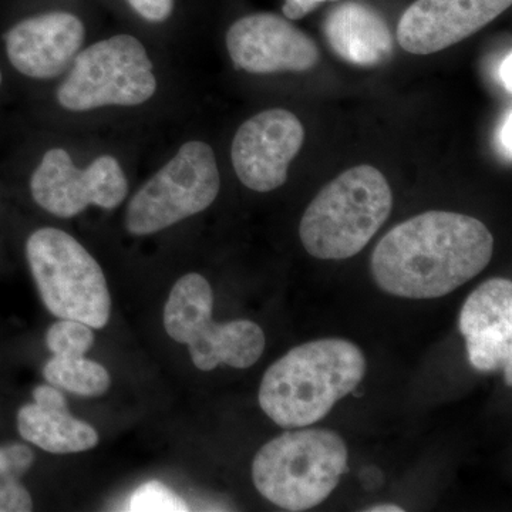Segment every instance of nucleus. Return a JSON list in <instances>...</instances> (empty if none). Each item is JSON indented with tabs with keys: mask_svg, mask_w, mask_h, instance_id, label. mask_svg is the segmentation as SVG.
<instances>
[{
	"mask_svg": "<svg viewBox=\"0 0 512 512\" xmlns=\"http://www.w3.org/2000/svg\"><path fill=\"white\" fill-rule=\"evenodd\" d=\"M393 194L372 165H357L336 177L303 214L299 237L313 258L340 261L359 254L390 217Z\"/></svg>",
	"mask_w": 512,
	"mask_h": 512,
	"instance_id": "nucleus-3",
	"label": "nucleus"
},
{
	"mask_svg": "<svg viewBox=\"0 0 512 512\" xmlns=\"http://www.w3.org/2000/svg\"><path fill=\"white\" fill-rule=\"evenodd\" d=\"M188 510V505L174 491L158 481H150L138 487L128 503V511L133 512Z\"/></svg>",
	"mask_w": 512,
	"mask_h": 512,
	"instance_id": "nucleus-20",
	"label": "nucleus"
},
{
	"mask_svg": "<svg viewBox=\"0 0 512 512\" xmlns=\"http://www.w3.org/2000/svg\"><path fill=\"white\" fill-rule=\"evenodd\" d=\"M2 84H3V73H2V69H0V89H2Z\"/></svg>",
	"mask_w": 512,
	"mask_h": 512,
	"instance_id": "nucleus-27",
	"label": "nucleus"
},
{
	"mask_svg": "<svg viewBox=\"0 0 512 512\" xmlns=\"http://www.w3.org/2000/svg\"><path fill=\"white\" fill-rule=\"evenodd\" d=\"M86 26L74 13H40L20 20L3 35L10 66L30 80L56 79L82 52Z\"/></svg>",
	"mask_w": 512,
	"mask_h": 512,
	"instance_id": "nucleus-12",
	"label": "nucleus"
},
{
	"mask_svg": "<svg viewBox=\"0 0 512 512\" xmlns=\"http://www.w3.org/2000/svg\"><path fill=\"white\" fill-rule=\"evenodd\" d=\"M470 365L478 372L503 370L512 384V282L491 278L477 286L460 312Z\"/></svg>",
	"mask_w": 512,
	"mask_h": 512,
	"instance_id": "nucleus-14",
	"label": "nucleus"
},
{
	"mask_svg": "<svg viewBox=\"0 0 512 512\" xmlns=\"http://www.w3.org/2000/svg\"><path fill=\"white\" fill-rule=\"evenodd\" d=\"M511 131H512V117H511V109L505 113L504 119L501 120L500 126H498L497 130V143L498 151H500L501 156H503L504 160L511 161L512 157V141H511Z\"/></svg>",
	"mask_w": 512,
	"mask_h": 512,
	"instance_id": "nucleus-24",
	"label": "nucleus"
},
{
	"mask_svg": "<svg viewBox=\"0 0 512 512\" xmlns=\"http://www.w3.org/2000/svg\"><path fill=\"white\" fill-rule=\"evenodd\" d=\"M493 254V234L477 218L427 211L387 232L370 266L389 295L437 299L480 275Z\"/></svg>",
	"mask_w": 512,
	"mask_h": 512,
	"instance_id": "nucleus-1",
	"label": "nucleus"
},
{
	"mask_svg": "<svg viewBox=\"0 0 512 512\" xmlns=\"http://www.w3.org/2000/svg\"><path fill=\"white\" fill-rule=\"evenodd\" d=\"M33 399H35L37 406L45 407V409L69 410L63 393L57 390L56 387L49 386V384L37 386L35 392H33Z\"/></svg>",
	"mask_w": 512,
	"mask_h": 512,
	"instance_id": "nucleus-22",
	"label": "nucleus"
},
{
	"mask_svg": "<svg viewBox=\"0 0 512 512\" xmlns=\"http://www.w3.org/2000/svg\"><path fill=\"white\" fill-rule=\"evenodd\" d=\"M131 9L148 23H164L174 12V0H126Z\"/></svg>",
	"mask_w": 512,
	"mask_h": 512,
	"instance_id": "nucleus-21",
	"label": "nucleus"
},
{
	"mask_svg": "<svg viewBox=\"0 0 512 512\" xmlns=\"http://www.w3.org/2000/svg\"><path fill=\"white\" fill-rule=\"evenodd\" d=\"M30 194L37 207L69 220L89 207L119 208L128 194L127 174L119 158L111 154H101L80 168L66 148L52 147L30 177Z\"/></svg>",
	"mask_w": 512,
	"mask_h": 512,
	"instance_id": "nucleus-9",
	"label": "nucleus"
},
{
	"mask_svg": "<svg viewBox=\"0 0 512 512\" xmlns=\"http://www.w3.org/2000/svg\"><path fill=\"white\" fill-rule=\"evenodd\" d=\"M323 30L333 52L356 66H379L393 55V37L386 20L365 3H342L329 13Z\"/></svg>",
	"mask_w": 512,
	"mask_h": 512,
	"instance_id": "nucleus-15",
	"label": "nucleus"
},
{
	"mask_svg": "<svg viewBox=\"0 0 512 512\" xmlns=\"http://www.w3.org/2000/svg\"><path fill=\"white\" fill-rule=\"evenodd\" d=\"M43 376L53 386L83 397L101 396L111 386L109 370L84 356H53L43 367Z\"/></svg>",
	"mask_w": 512,
	"mask_h": 512,
	"instance_id": "nucleus-17",
	"label": "nucleus"
},
{
	"mask_svg": "<svg viewBox=\"0 0 512 512\" xmlns=\"http://www.w3.org/2000/svg\"><path fill=\"white\" fill-rule=\"evenodd\" d=\"M305 140L301 121L291 111L269 109L238 128L232 140L235 174L249 190L271 192L288 180V168Z\"/></svg>",
	"mask_w": 512,
	"mask_h": 512,
	"instance_id": "nucleus-10",
	"label": "nucleus"
},
{
	"mask_svg": "<svg viewBox=\"0 0 512 512\" xmlns=\"http://www.w3.org/2000/svg\"><path fill=\"white\" fill-rule=\"evenodd\" d=\"M214 292L200 274L175 282L164 306V329L171 339L190 349L192 363L202 372L224 365L235 369L254 366L266 346L264 330L251 320L215 323Z\"/></svg>",
	"mask_w": 512,
	"mask_h": 512,
	"instance_id": "nucleus-7",
	"label": "nucleus"
},
{
	"mask_svg": "<svg viewBox=\"0 0 512 512\" xmlns=\"http://www.w3.org/2000/svg\"><path fill=\"white\" fill-rule=\"evenodd\" d=\"M26 259L47 311L59 319L103 329L111 315L106 275L82 242L59 228L36 229Z\"/></svg>",
	"mask_w": 512,
	"mask_h": 512,
	"instance_id": "nucleus-5",
	"label": "nucleus"
},
{
	"mask_svg": "<svg viewBox=\"0 0 512 512\" xmlns=\"http://www.w3.org/2000/svg\"><path fill=\"white\" fill-rule=\"evenodd\" d=\"M18 430L23 440L53 454L89 451L99 444V433L69 410L45 409L36 403L20 407Z\"/></svg>",
	"mask_w": 512,
	"mask_h": 512,
	"instance_id": "nucleus-16",
	"label": "nucleus"
},
{
	"mask_svg": "<svg viewBox=\"0 0 512 512\" xmlns=\"http://www.w3.org/2000/svg\"><path fill=\"white\" fill-rule=\"evenodd\" d=\"M512 0H416L397 26L406 52L426 56L457 45L510 8Z\"/></svg>",
	"mask_w": 512,
	"mask_h": 512,
	"instance_id": "nucleus-13",
	"label": "nucleus"
},
{
	"mask_svg": "<svg viewBox=\"0 0 512 512\" xmlns=\"http://www.w3.org/2000/svg\"><path fill=\"white\" fill-rule=\"evenodd\" d=\"M349 451L338 433L325 429L285 431L265 444L252 463L256 490L276 507H318L348 473Z\"/></svg>",
	"mask_w": 512,
	"mask_h": 512,
	"instance_id": "nucleus-4",
	"label": "nucleus"
},
{
	"mask_svg": "<svg viewBox=\"0 0 512 512\" xmlns=\"http://www.w3.org/2000/svg\"><path fill=\"white\" fill-rule=\"evenodd\" d=\"M325 2H339V0H285L282 12L288 19L299 20Z\"/></svg>",
	"mask_w": 512,
	"mask_h": 512,
	"instance_id": "nucleus-23",
	"label": "nucleus"
},
{
	"mask_svg": "<svg viewBox=\"0 0 512 512\" xmlns=\"http://www.w3.org/2000/svg\"><path fill=\"white\" fill-rule=\"evenodd\" d=\"M511 52L507 53V56L504 57L503 62H501L500 67H498V80L503 84L505 92L511 94L512 92V84H511Z\"/></svg>",
	"mask_w": 512,
	"mask_h": 512,
	"instance_id": "nucleus-25",
	"label": "nucleus"
},
{
	"mask_svg": "<svg viewBox=\"0 0 512 512\" xmlns=\"http://www.w3.org/2000/svg\"><path fill=\"white\" fill-rule=\"evenodd\" d=\"M46 345L53 356L82 357L94 345V333L86 323L60 319L47 330Z\"/></svg>",
	"mask_w": 512,
	"mask_h": 512,
	"instance_id": "nucleus-19",
	"label": "nucleus"
},
{
	"mask_svg": "<svg viewBox=\"0 0 512 512\" xmlns=\"http://www.w3.org/2000/svg\"><path fill=\"white\" fill-rule=\"evenodd\" d=\"M35 461V454L25 444L0 447V512H29L33 500L19 483Z\"/></svg>",
	"mask_w": 512,
	"mask_h": 512,
	"instance_id": "nucleus-18",
	"label": "nucleus"
},
{
	"mask_svg": "<svg viewBox=\"0 0 512 512\" xmlns=\"http://www.w3.org/2000/svg\"><path fill=\"white\" fill-rule=\"evenodd\" d=\"M225 42L234 66L251 74L308 72L319 62L311 37L274 13L238 19Z\"/></svg>",
	"mask_w": 512,
	"mask_h": 512,
	"instance_id": "nucleus-11",
	"label": "nucleus"
},
{
	"mask_svg": "<svg viewBox=\"0 0 512 512\" xmlns=\"http://www.w3.org/2000/svg\"><path fill=\"white\" fill-rule=\"evenodd\" d=\"M369 512H403V508L396 504H377L366 508Z\"/></svg>",
	"mask_w": 512,
	"mask_h": 512,
	"instance_id": "nucleus-26",
	"label": "nucleus"
},
{
	"mask_svg": "<svg viewBox=\"0 0 512 512\" xmlns=\"http://www.w3.org/2000/svg\"><path fill=\"white\" fill-rule=\"evenodd\" d=\"M158 90L147 47L138 37L121 33L83 47L57 87L56 100L70 113L107 107H138Z\"/></svg>",
	"mask_w": 512,
	"mask_h": 512,
	"instance_id": "nucleus-6",
	"label": "nucleus"
},
{
	"mask_svg": "<svg viewBox=\"0 0 512 512\" xmlns=\"http://www.w3.org/2000/svg\"><path fill=\"white\" fill-rule=\"evenodd\" d=\"M366 370V357L355 343L313 340L289 350L266 370L259 406L284 429L312 426L359 386Z\"/></svg>",
	"mask_w": 512,
	"mask_h": 512,
	"instance_id": "nucleus-2",
	"label": "nucleus"
},
{
	"mask_svg": "<svg viewBox=\"0 0 512 512\" xmlns=\"http://www.w3.org/2000/svg\"><path fill=\"white\" fill-rule=\"evenodd\" d=\"M221 190L217 158L210 144L191 140L131 197L124 225L147 237L210 208Z\"/></svg>",
	"mask_w": 512,
	"mask_h": 512,
	"instance_id": "nucleus-8",
	"label": "nucleus"
}]
</instances>
